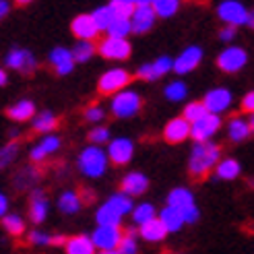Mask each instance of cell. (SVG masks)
Segmentation results:
<instances>
[{
	"label": "cell",
	"instance_id": "6da1fadb",
	"mask_svg": "<svg viewBox=\"0 0 254 254\" xmlns=\"http://www.w3.org/2000/svg\"><path fill=\"white\" fill-rule=\"evenodd\" d=\"M219 163V147L209 143H196L192 153H190V174L194 178H205L209 170H213Z\"/></svg>",
	"mask_w": 254,
	"mask_h": 254
},
{
	"label": "cell",
	"instance_id": "7a4b0ae2",
	"mask_svg": "<svg viewBox=\"0 0 254 254\" xmlns=\"http://www.w3.org/2000/svg\"><path fill=\"white\" fill-rule=\"evenodd\" d=\"M77 163H79L81 174H85L87 178H99L108 170V155L104 149L93 145V147H87L81 151Z\"/></svg>",
	"mask_w": 254,
	"mask_h": 254
},
{
	"label": "cell",
	"instance_id": "3957f363",
	"mask_svg": "<svg viewBox=\"0 0 254 254\" xmlns=\"http://www.w3.org/2000/svg\"><path fill=\"white\" fill-rule=\"evenodd\" d=\"M122 230L120 227H112V225H97L95 232L91 234V242L95 250L99 252H108V250H118V244L122 240Z\"/></svg>",
	"mask_w": 254,
	"mask_h": 254
},
{
	"label": "cell",
	"instance_id": "277c9868",
	"mask_svg": "<svg viewBox=\"0 0 254 254\" xmlns=\"http://www.w3.org/2000/svg\"><path fill=\"white\" fill-rule=\"evenodd\" d=\"M141 110V95L134 91H120L112 99V112L118 118H130Z\"/></svg>",
	"mask_w": 254,
	"mask_h": 254
},
{
	"label": "cell",
	"instance_id": "5b68a950",
	"mask_svg": "<svg viewBox=\"0 0 254 254\" xmlns=\"http://www.w3.org/2000/svg\"><path fill=\"white\" fill-rule=\"evenodd\" d=\"M128 83H130V72L128 70L112 68V70L104 72V77H101L99 83H97V89H99V93H104V95H112V93L116 95Z\"/></svg>",
	"mask_w": 254,
	"mask_h": 254
},
{
	"label": "cell",
	"instance_id": "8992f818",
	"mask_svg": "<svg viewBox=\"0 0 254 254\" xmlns=\"http://www.w3.org/2000/svg\"><path fill=\"white\" fill-rule=\"evenodd\" d=\"M217 15L221 21L227 23V27H238V25H246L248 23V10L242 2L236 0H225L217 6Z\"/></svg>",
	"mask_w": 254,
	"mask_h": 254
},
{
	"label": "cell",
	"instance_id": "52a82bcc",
	"mask_svg": "<svg viewBox=\"0 0 254 254\" xmlns=\"http://www.w3.org/2000/svg\"><path fill=\"white\" fill-rule=\"evenodd\" d=\"M200 104L205 106V110L209 114L219 116L221 112H225L232 106V93H230V89H225V87H215V89H211V91L205 93Z\"/></svg>",
	"mask_w": 254,
	"mask_h": 254
},
{
	"label": "cell",
	"instance_id": "ba28073f",
	"mask_svg": "<svg viewBox=\"0 0 254 254\" xmlns=\"http://www.w3.org/2000/svg\"><path fill=\"white\" fill-rule=\"evenodd\" d=\"M246 60H248L246 50L238 48V46H232V48H225L223 52L219 54L217 66L223 72H238V70H242L246 66Z\"/></svg>",
	"mask_w": 254,
	"mask_h": 254
},
{
	"label": "cell",
	"instance_id": "9c48e42d",
	"mask_svg": "<svg viewBox=\"0 0 254 254\" xmlns=\"http://www.w3.org/2000/svg\"><path fill=\"white\" fill-rule=\"evenodd\" d=\"M155 25V12H153V6L147 0H141L136 2V8L130 17V27L134 33H147L151 27Z\"/></svg>",
	"mask_w": 254,
	"mask_h": 254
},
{
	"label": "cell",
	"instance_id": "30bf717a",
	"mask_svg": "<svg viewBox=\"0 0 254 254\" xmlns=\"http://www.w3.org/2000/svg\"><path fill=\"white\" fill-rule=\"evenodd\" d=\"M219 126H221V118L213 116V114H207L205 118L190 124V136H192L196 143H209V138L219 130Z\"/></svg>",
	"mask_w": 254,
	"mask_h": 254
},
{
	"label": "cell",
	"instance_id": "8fae6325",
	"mask_svg": "<svg viewBox=\"0 0 254 254\" xmlns=\"http://www.w3.org/2000/svg\"><path fill=\"white\" fill-rule=\"evenodd\" d=\"M97 50H99V54L108 60H126L132 52L128 40H116V37H106Z\"/></svg>",
	"mask_w": 254,
	"mask_h": 254
},
{
	"label": "cell",
	"instance_id": "7c38bea8",
	"mask_svg": "<svg viewBox=\"0 0 254 254\" xmlns=\"http://www.w3.org/2000/svg\"><path fill=\"white\" fill-rule=\"evenodd\" d=\"M132 153H134V145L130 138L126 136H120V138H114L110 141V147H108V159H112L116 166H124L132 159Z\"/></svg>",
	"mask_w": 254,
	"mask_h": 254
},
{
	"label": "cell",
	"instance_id": "4fadbf2b",
	"mask_svg": "<svg viewBox=\"0 0 254 254\" xmlns=\"http://www.w3.org/2000/svg\"><path fill=\"white\" fill-rule=\"evenodd\" d=\"M70 31L74 33V37H79V42H93L99 29L97 25L93 23V17L91 15H77L70 23Z\"/></svg>",
	"mask_w": 254,
	"mask_h": 254
},
{
	"label": "cell",
	"instance_id": "5bb4252c",
	"mask_svg": "<svg viewBox=\"0 0 254 254\" xmlns=\"http://www.w3.org/2000/svg\"><path fill=\"white\" fill-rule=\"evenodd\" d=\"M6 66L12 68V70H21L25 74H29L37 68V60L33 58V54L29 52V50H12V52H8L6 56Z\"/></svg>",
	"mask_w": 254,
	"mask_h": 254
},
{
	"label": "cell",
	"instance_id": "9a60e30c",
	"mask_svg": "<svg viewBox=\"0 0 254 254\" xmlns=\"http://www.w3.org/2000/svg\"><path fill=\"white\" fill-rule=\"evenodd\" d=\"M200 58H202V50H200L198 46H188L180 56H176L172 68H174L178 74H186V72L194 70V68L198 66Z\"/></svg>",
	"mask_w": 254,
	"mask_h": 254
},
{
	"label": "cell",
	"instance_id": "2e32d148",
	"mask_svg": "<svg viewBox=\"0 0 254 254\" xmlns=\"http://www.w3.org/2000/svg\"><path fill=\"white\" fill-rule=\"evenodd\" d=\"M147 188H149V178L141 172H132L128 176H124V180H122V192L126 196H138Z\"/></svg>",
	"mask_w": 254,
	"mask_h": 254
},
{
	"label": "cell",
	"instance_id": "e0dca14e",
	"mask_svg": "<svg viewBox=\"0 0 254 254\" xmlns=\"http://www.w3.org/2000/svg\"><path fill=\"white\" fill-rule=\"evenodd\" d=\"M188 136H190V124L184 118H174L163 128V138L168 143H182Z\"/></svg>",
	"mask_w": 254,
	"mask_h": 254
},
{
	"label": "cell",
	"instance_id": "ac0fdd59",
	"mask_svg": "<svg viewBox=\"0 0 254 254\" xmlns=\"http://www.w3.org/2000/svg\"><path fill=\"white\" fill-rule=\"evenodd\" d=\"M50 64L54 66V70H56L58 74H68V72H72L74 60H72L70 50H66V48H54L52 52H50Z\"/></svg>",
	"mask_w": 254,
	"mask_h": 254
},
{
	"label": "cell",
	"instance_id": "d6986e66",
	"mask_svg": "<svg viewBox=\"0 0 254 254\" xmlns=\"http://www.w3.org/2000/svg\"><path fill=\"white\" fill-rule=\"evenodd\" d=\"M168 207L184 213V211L192 209L196 205H194V196H192L190 190H186V188H174L172 192H170V196H168Z\"/></svg>",
	"mask_w": 254,
	"mask_h": 254
},
{
	"label": "cell",
	"instance_id": "ffe728a7",
	"mask_svg": "<svg viewBox=\"0 0 254 254\" xmlns=\"http://www.w3.org/2000/svg\"><path fill=\"white\" fill-rule=\"evenodd\" d=\"M66 254H95V246L89 236H74L64 244Z\"/></svg>",
	"mask_w": 254,
	"mask_h": 254
},
{
	"label": "cell",
	"instance_id": "44dd1931",
	"mask_svg": "<svg viewBox=\"0 0 254 254\" xmlns=\"http://www.w3.org/2000/svg\"><path fill=\"white\" fill-rule=\"evenodd\" d=\"M6 114H8V118L17 120V122H27L35 116V106L29 99H23V101H17L15 106H10L6 110Z\"/></svg>",
	"mask_w": 254,
	"mask_h": 254
},
{
	"label": "cell",
	"instance_id": "7402d4cb",
	"mask_svg": "<svg viewBox=\"0 0 254 254\" xmlns=\"http://www.w3.org/2000/svg\"><path fill=\"white\" fill-rule=\"evenodd\" d=\"M138 232H141V236L147 240V242H159V240H163L168 236L166 227H163V223L157 217L147 221L145 225H141V227H138Z\"/></svg>",
	"mask_w": 254,
	"mask_h": 254
},
{
	"label": "cell",
	"instance_id": "603a6c76",
	"mask_svg": "<svg viewBox=\"0 0 254 254\" xmlns=\"http://www.w3.org/2000/svg\"><path fill=\"white\" fill-rule=\"evenodd\" d=\"M29 215H31V221L33 223H42L46 219V215H48V200H46L42 190H35V192H33Z\"/></svg>",
	"mask_w": 254,
	"mask_h": 254
},
{
	"label": "cell",
	"instance_id": "cb8c5ba5",
	"mask_svg": "<svg viewBox=\"0 0 254 254\" xmlns=\"http://www.w3.org/2000/svg\"><path fill=\"white\" fill-rule=\"evenodd\" d=\"M161 223H163V227H166V232L170 234V232H178L180 227L184 225V219H182V213L180 211H176V209H172V207H166L161 213H159V217H157Z\"/></svg>",
	"mask_w": 254,
	"mask_h": 254
},
{
	"label": "cell",
	"instance_id": "d4e9b609",
	"mask_svg": "<svg viewBox=\"0 0 254 254\" xmlns=\"http://www.w3.org/2000/svg\"><path fill=\"white\" fill-rule=\"evenodd\" d=\"M106 205H108V207H112L114 211H116V213L120 215V217H124V215L132 213V209H134L132 198H130V196H126L124 192H116V194H112V196L108 198Z\"/></svg>",
	"mask_w": 254,
	"mask_h": 254
},
{
	"label": "cell",
	"instance_id": "484cf974",
	"mask_svg": "<svg viewBox=\"0 0 254 254\" xmlns=\"http://www.w3.org/2000/svg\"><path fill=\"white\" fill-rule=\"evenodd\" d=\"M81 196L77 192H72V190H66V192H62L60 198H58V209L66 215H74L79 209H81Z\"/></svg>",
	"mask_w": 254,
	"mask_h": 254
},
{
	"label": "cell",
	"instance_id": "4316f807",
	"mask_svg": "<svg viewBox=\"0 0 254 254\" xmlns=\"http://www.w3.org/2000/svg\"><path fill=\"white\" fill-rule=\"evenodd\" d=\"M215 174L221 180H234V178L240 176V163L236 159H223L215 166Z\"/></svg>",
	"mask_w": 254,
	"mask_h": 254
},
{
	"label": "cell",
	"instance_id": "83f0119b",
	"mask_svg": "<svg viewBox=\"0 0 254 254\" xmlns=\"http://www.w3.org/2000/svg\"><path fill=\"white\" fill-rule=\"evenodd\" d=\"M95 221H97V225H112V227H120L122 217H120V215H118L116 211H114L112 207L101 205V207L97 209V213H95Z\"/></svg>",
	"mask_w": 254,
	"mask_h": 254
},
{
	"label": "cell",
	"instance_id": "f1b7e54d",
	"mask_svg": "<svg viewBox=\"0 0 254 254\" xmlns=\"http://www.w3.org/2000/svg\"><path fill=\"white\" fill-rule=\"evenodd\" d=\"M227 134H230V138L234 143H240V141H244V138H248L250 134V126L246 120L242 118H234L230 122V126H227Z\"/></svg>",
	"mask_w": 254,
	"mask_h": 254
},
{
	"label": "cell",
	"instance_id": "f546056e",
	"mask_svg": "<svg viewBox=\"0 0 254 254\" xmlns=\"http://www.w3.org/2000/svg\"><path fill=\"white\" fill-rule=\"evenodd\" d=\"M151 219H155V207L151 205V202H141V205H136L132 209V221H134V225L141 227V225H145Z\"/></svg>",
	"mask_w": 254,
	"mask_h": 254
},
{
	"label": "cell",
	"instance_id": "4dcf8cb0",
	"mask_svg": "<svg viewBox=\"0 0 254 254\" xmlns=\"http://www.w3.org/2000/svg\"><path fill=\"white\" fill-rule=\"evenodd\" d=\"M108 31V37H116V40H126V35L132 31L130 27V19H114L110 23V27L106 29Z\"/></svg>",
	"mask_w": 254,
	"mask_h": 254
},
{
	"label": "cell",
	"instance_id": "1f68e13d",
	"mask_svg": "<svg viewBox=\"0 0 254 254\" xmlns=\"http://www.w3.org/2000/svg\"><path fill=\"white\" fill-rule=\"evenodd\" d=\"M151 6H153L155 17L170 19V17H174L176 12H178V6H180V2H178V0H155V2H151Z\"/></svg>",
	"mask_w": 254,
	"mask_h": 254
},
{
	"label": "cell",
	"instance_id": "d6a6232c",
	"mask_svg": "<svg viewBox=\"0 0 254 254\" xmlns=\"http://www.w3.org/2000/svg\"><path fill=\"white\" fill-rule=\"evenodd\" d=\"M108 6L112 8L114 17H118V19H130L134 8H136V2H132V0H112Z\"/></svg>",
	"mask_w": 254,
	"mask_h": 254
},
{
	"label": "cell",
	"instance_id": "836d02e7",
	"mask_svg": "<svg viewBox=\"0 0 254 254\" xmlns=\"http://www.w3.org/2000/svg\"><path fill=\"white\" fill-rule=\"evenodd\" d=\"M91 17H93V23L97 25V29L99 31H106L108 27H110V23L116 19L114 17V12H112V8L106 4V6H97L93 12H91Z\"/></svg>",
	"mask_w": 254,
	"mask_h": 254
},
{
	"label": "cell",
	"instance_id": "e575fe53",
	"mask_svg": "<svg viewBox=\"0 0 254 254\" xmlns=\"http://www.w3.org/2000/svg\"><path fill=\"white\" fill-rule=\"evenodd\" d=\"M56 124H58V120H56V116L52 112H42V114H37V116H35L33 128L37 132H50V130L56 128Z\"/></svg>",
	"mask_w": 254,
	"mask_h": 254
},
{
	"label": "cell",
	"instance_id": "d590c367",
	"mask_svg": "<svg viewBox=\"0 0 254 254\" xmlns=\"http://www.w3.org/2000/svg\"><path fill=\"white\" fill-rule=\"evenodd\" d=\"M93 52H95L93 42H77V46L70 50V54H72V60H74V62H87L89 58L93 56Z\"/></svg>",
	"mask_w": 254,
	"mask_h": 254
},
{
	"label": "cell",
	"instance_id": "8d00e7d4",
	"mask_svg": "<svg viewBox=\"0 0 254 254\" xmlns=\"http://www.w3.org/2000/svg\"><path fill=\"white\" fill-rule=\"evenodd\" d=\"M207 110H205V106L200 104V101H192V104H188L186 108H184V120L188 122V124H194V122H198L200 118H205L207 116Z\"/></svg>",
	"mask_w": 254,
	"mask_h": 254
},
{
	"label": "cell",
	"instance_id": "74e56055",
	"mask_svg": "<svg viewBox=\"0 0 254 254\" xmlns=\"http://www.w3.org/2000/svg\"><path fill=\"white\" fill-rule=\"evenodd\" d=\"M2 225L10 236H21L25 232V223H23V219L19 217V215H4Z\"/></svg>",
	"mask_w": 254,
	"mask_h": 254
},
{
	"label": "cell",
	"instance_id": "f35d334b",
	"mask_svg": "<svg viewBox=\"0 0 254 254\" xmlns=\"http://www.w3.org/2000/svg\"><path fill=\"white\" fill-rule=\"evenodd\" d=\"M186 93H188V87L182 81H174L166 87V97L170 101H182L186 97Z\"/></svg>",
	"mask_w": 254,
	"mask_h": 254
},
{
	"label": "cell",
	"instance_id": "ab89813d",
	"mask_svg": "<svg viewBox=\"0 0 254 254\" xmlns=\"http://www.w3.org/2000/svg\"><path fill=\"white\" fill-rule=\"evenodd\" d=\"M151 66H153L155 79H159V77H163V74H166V72H170V70H172V66H174V60H172L170 56H159L155 62H151Z\"/></svg>",
	"mask_w": 254,
	"mask_h": 254
},
{
	"label": "cell",
	"instance_id": "60d3db41",
	"mask_svg": "<svg viewBox=\"0 0 254 254\" xmlns=\"http://www.w3.org/2000/svg\"><path fill=\"white\" fill-rule=\"evenodd\" d=\"M138 246H136V238L134 236H128L124 234L120 244H118V254H136Z\"/></svg>",
	"mask_w": 254,
	"mask_h": 254
},
{
	"label": "cell",
	"instance_id": "b9f144b4",
	"mask_svg": "<svg viewBox=\"0 0 254 254\" xmlns=\"http://www.w3.org/2000/svg\"><path fill=\"white\" fill-rule=\"evenodd\" d=\"M40 147H42V151H44L46 155H52V153H56V151L60 149V138L54 136V134H48V136L42 138Z\"/></svg>",
	"mask_w": 254,
	"mask_h": 254
},
{
	"label": "cell",
	"instance_id": "7bdbcfd3",
	"mask_svg": "<svg viewBox=\"0 0 254 254\" xmlns=\"http://www.w3.org/2000/svg\"><path fill=\"white\" fill-rule=\"evenodd\" d=\"M17 157V145L15 143H8L2 151H0V168L8 166V163Z\"/></svg>",
	"mask_w": 254,
	"mask_h": 254
},
{
	"label": "cell",
	"instance_id": "ee69618b",
	"mask_svg": "<svg viewBox=\"0 0 254 254\" xmlns=\"http://www.w3.org/2000/svg\"><path fill=\"white\" fill-rule=\"evenodd\" d=\"M89 138H91L93 143H106V141H110V130L106 126H97V128L89 132Z\"/></svg>",
	"mask_w": 254,
	"mask_h": 254
},
{
	"label": "cell",
	"instance_id": "f6af8a7d",
	"mask_svg": "<svg viewBox=\"0 0 254 254\" xmlns=\"http://www.w3.org/2000/svg\"><path fill=\"white\" fill-rule=\"evenodd\" d=\"M85 120L87 122H101L104 120V110H101L99 106H91L85 112Z\"/></svg>",
	"mask_w": 254,
	"mask_h": 254
},
{
	"label": "cell",
	"instance_id": "bcb514c9",
	"mask_svg": "<svg viewBox=\"0 0 254 254\" xmlns=\"http://www.w3.org/2000/svg\"><path fill=\"white\" fill-rule=\"evenodd\" d=\"M29 240H31V244H40V246L52 244V236H48L44 232H31L29 234Z\"/></svg>",
	"mask_w": 254,
	"mask_h": 254
},
{
	"label": "cell",
	"instance_id": "7dc6e473",
	"mask_svg": "<svg viewBox=\"0 0 254 254\" xmlns=\"http://www.w3.org/2000/svg\"><path fill=\"white\" fill-rule=\"evenodd\" d=\"M242 110L254 114V91H250V93L244 95V99H242Z\"/></svg>",
	"mask_w": 254,
	"mask_h": 254
},
{
	"label": "cell",
	"instance_id": "c3c4849f",
	"mask_svg": "<svg viewBox=\"0 0 254 254\" xmlns=\"http://www.w3.org/2000/svg\"><path fill=\"white\" fill-rule=\"evenodd\" d=\"M234 35H236V27H225L219 31V40L221 42H230V40H234Z\"/></svg>",
	"mask_w": 254,
	"mask_h": 254
},
{
	"label": "cell",
	"instance_id": "681fc988",
	"mask_svg": "<svg viewBox=\"0 0 254 254\" xmlns=\"http://www.w3.org/2000/svg\"><path fill=\"white\" fill-rule=\"evenodd\" d=\"M31 159H33V161H42V159H46V153L42 151V147H40V145L31 149Z\"/></svg>",
	"mask_w": 254,
	"mask_h": 254
},
{
	"label": "cell",
	"instance_id": "f907efd6",
	"mask_svg": "<svg viewBox=\"0 0 254 254\" xmlns=\"http://www.w3.org/2000/svg\"><path fill=\"white\" fill-rule=\"evenodd\" d=\"M6 207H8V200H6V196H4V194H0V217H4Z\"/></svg>",
	"mask_w": 254,
	"mask_h": 254
},
{
	"label": "cell",
	"instance_id": "816d5d0a",
	"mask_svg": "<svg viewBox=\"0 0 254 254\" xmlns=\"http://www.w3.org/2000/svg\"><path fill=\"white\" fill-rule=\"evenodd\" d=\"M8 8H10V4L6 2V0H0V19H4V17H6Z\"/></svg>",
	"mask_w": 254,
	"mask_h": 254
},
{
	"label": "cell",
	"instance_id": "f5cc1de1",
	"mask_svg": "<svg viewBox=\"0 0 254 254\" xmlns=\"http://www.w3.org/2000/svg\"><path fill=\"white\" fill-rule=\"evenodd\" d=\"M52 244L54 246H64L66 244V238L64 236H52Z\"/></svg>",
	"mask_w": 254,
	"mask_h": 254
},
{
	"label": "cell",
	"instance_id": "db71d44e",
	"mask_svg": "<svg viewBox=\"0 0 254 254\" xmlns=\"http://www.w3.org/2000/svg\"><path fill=\"white\" fill-rule=\"evenodd\" d=\"M6 81H8V77H6V72H4L2 68H0V87H2V85H6Z\"/></svg>",
	"mask_w": 254,
	"mask_h": 254
},
{
	"label": "cell",
	"instance_id": "11a10c76",
	"mask_svg": "<svg viewBox=\"0 0 254 254\" xmlns=\"http://www.w3.org/2000/svg\"><path fill=\"white\" fill-rule=\"evenodd\" d=\"M246 25H250V27L254 29V10H252V12H248V23H246Z\"/></svg>",
	"mask_w": 254,
	"mask_h": 254
},
{
	"label": "cell",
	"instance_id": "9f6ffc18",
	"mask_svg": "<svg viewBox=\"0 0 254 254\" xmlns=\"http://www.w3.org/2000/svg\"><path fill=\"white\" fill-rule=\"evenodd\" d=\"M248 126H250V132H252V130H254V114H252L250 120H248Z\"/></svg>",
	"mask_w": 254,
	"mask_h": 254
},
{
	"label": "cell",
	"instance_id": "6f0895ef",
	"mask_svg": "<svg viewBox=\"0 0 254 254\" xmlns=\"http://www.w3.org/2000/svg\"><path fill=\"white\" fill-rule=\"evenodd\" d=\"M99 254H118V250H108V252H99Z\"/></svg>",
	"mask_w": 254,
	"mask_h": 254
}]
</instances>
